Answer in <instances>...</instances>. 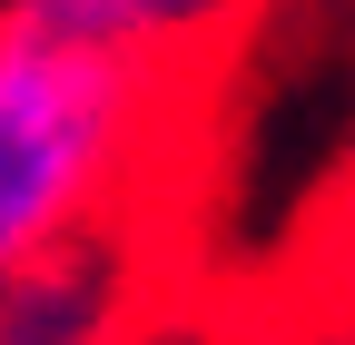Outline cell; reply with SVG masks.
I'll use <instances>...</instances> for the list:
<instances>
[{"mask_svg": "<svg viewBox=\"0 0 355 345\" xmlns=\"http://www.w3.org/2000/svg\"><path fill=\"white\" fill-rule=\"evenodd\" d=\"M158 69L168 60L119 50L50 0L0 10V296L109 227L158 128Z\"/></svg>", "mask_w": 355, "mask_h": 345, "instance_id": "6da1fadb", "label": "cell"}, {"mask_svg": "<svg viewBox=\"0 0 355 345\" xmlns=\"http://www.w3.org/2000/svg\"><path fill=\"white\" fill-rule=\"evenodd\" d=\"M50 10H69L79 30L119 39V50L168 60V50H188V39H217V30L247 10V0H50Z\"/></svg>", "mask_w": 355, "mask_h": 345, "instance_id": "7a4b0ae2", "label": "cell"}, {"mask_svg": "<svg viewBox=\"0 0 355 345\" xmlns=\"http://www.w3.org/2000/svg\"><path fill=\"white\" fill-rule=\"evenodd\" d=\"M296 345H355V306H326L316 326H296Z\"/></svg>", "mask_w": 355, "mask_h": 345, "instance_id": "3957f363", "label": "cell"}]
</instances>
